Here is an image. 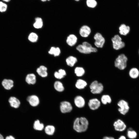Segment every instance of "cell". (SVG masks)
<instances>
[{"label":"cell","mask_w":139,"mask_h":139,"mask_svg":"<svg viewBox=\"0 0 139 139\" xmlns=\"http://www.w3.org/2000/svg\"><path fill=\"white\" fill-rule=\"evenodd\" d=\"M138 6H139V3H138Z\"/></svg>","instance_id":"obj_43"},{"label":"cell","mask_w":139,"mask_h":139,"mask_svg":"<svg viewBox=\"0 0 139 139\" xmlns=\"http://www.w3.org/2000/svg\"><path fill=\"white\" fill-rule=\"evenodd\" d=\"M8 101L10 106L14 108H18L20 105V100L15 97H11L9 99Z\"/></svg>","instance_id":"obj_18"},{"label":"cell","mask_w":139,"mask_h":139,"mask_svg":"<svg viewBox=\"0 0 139 139\" xmlns=\"http://www.w3.org/2000/svg\"><path fill=\"white\" fill-rule=\"evenodd\" d=\"M87 83L84 80L81 79H78L75 84V86L78 89H84L87 85Z\"/></svg>","instance_id":"obj_21"},{"label":"cell","mask_w":139,"mask_h":139,"mask_svg":"<svg viewBox=\"0 0 139 139\" xmlns=\"http://www.w3.org/2000/svg\"><path fill=\"white\" fill-rule=\"evenodd\" d=\"M101 101L97 98H93L90 99L88 103L89 108L92 110L97 109L100 107Z\"/></svg>","instance_id":"obj_9"},{"label":"cell","mask_w":139,"mask_h":139,"mask_svg":"<svg viewBox=\"0 0 139 139\" xmlns=\"http://www.w3.org/2000/svg\"><path fill=\"white\" fill-rule=\"evenodd\" d=\"M60 52V50L59 48L54 47H51L48 52L49 54L53 55L55 57L59 56Z\"/></svg>","instance_id":"obj_26"},{"label":"cell","mask_w":139,"mask_h":139,"mask_svg":"<svg viewBox=\"0 0 139 139\" xmlns=\"http://www.w3.org/2000/svg\"><path fill=\"white\" fill-rule=\"evenodd\" d=\"M118 139H126V137L124 135H121L120 136Z\"/></svg>","instance_id":"obj_37"},{"label":"cell","mask_w":139,"mask_h":139,"mask_svg":"<svg viewBox=\"0 0 139 139\" xmlns=\"http://www.w3.org/2000/svg\"><path fill=\"white\" fill-rule=\"evenodd\" d=\"M25 80L28 84L33 85L36 82V75L33 73H30L27 74L25 77Z\"/></svg>","instance_id":"obj_20"},{"label":"cell","mask_w":139,"mask_h":139,"mask_svg":"<svg viewBox=\"0 0 139 139\" xmlns=\"http://www.w3.org/2000/svg\"><path fill=\"white\" fill-rule=\"evenodd\" d=\"M38 38V36L36 33L34 32H32L29 35L28 38L30 42H35L37 41Z\"/></svg>","instance_id":"obj_32"},{"label":"cell","mask_w":139,"mask_h":139,"mask_svg":"<svg viewBox=\"0 0 139 139\" xmlns=\"http://www.w3.org/2000/svg\"><path fill=\"white\" fill-rule=\"evenodd\" d=\"M74 102L75 106L79 108L83 107L85 104L84 99L82 96L80 95L75 97L74 99Z\"/></svg>","instance_id":"obj_13"},{"label":"cell","mask_w":139,"mask_h":139,"mask_svg":"<svg viewBox=\"0 0 139 139\" xmlns=\"http://www.w3.org/2000/svg\"><path fill=\"white\" fill-rule=\"evenodd\" d=\"M127 137L130 139H134L137 136V134L135 131L133 130L132 128H129L127 132Z\"/></svg>","instance_id":"obj_31"},{"label":"cell","mask_w":139,"mask_h":139,"mask_svg":"<svg viewBox=\"0 0 139 139\" xmlns=\"http://www.w3.org/2000/svg\"><path fill=\"white\" fill-rule=\"evenodd\" d=\"M119 32L121 35L126 36L130 32V27L126 24L123 23L121 24L119 28Z\"/></svg>","instance_id":"obj_14"},{"label":"cell","mask_w":139,"mask_h":139,"mask_svg":"<svg viewBox=\"0 0 139 139\" xmlns=\"http://www.w3.org/2000/svg\"><path fill=\"white\" fill-rule=\"evenodd\" d=\"M0 139H4L3 136L1 134H0Z\"/></svg>","instance_id":"obj_38"},{"label":"cell","mask_w":139,"mask_h":139,"mask_svg":"<svg viewBox=\"0 0 139 139\" xmlns=\"http://www.w3.org/2000/svg\"><path fill=\"white\" fill-rule=\"evenodd\" d=\"M7 5L2 2H0V12H5L7 10Z\"/></svg>","instance_id":"obj_34"},{"label":"cell","mask_w":139,"mask_h":139,"mask_svg":"<svg viewBox=\"0 0 139 139\" xmlns=\"http://www.w3.org/2000/svg\"><path fill=\"white\" fill-rule=\"evenodd\" d=\"M77 61V58L72 56H69L66 58V62L67 65L71 67L74 66Z\"/></svg>","instance_id":"obj_22"},{"label":"cell","mask_w":139,"mask_h":139,"mask_svg":"<svg viewBox=\"0 0 139 139\" xmlns=\"http://www.w3.org/2000/svg\"><path fill=\"white\" fill-rule=\"evenodd\" d=\"M55 77L58 79H61L66 75L65 71L63 69H59L58 72L56 71L54 73Z\"/></svg>","instance_id":"obj_23"},{"label":"cell","mask_w":139,"mask_h":139,"mask_svg":"<svg viewBox=\"0 0 139 139\" xmlns=\"http://www.w3.org/2000/svg\"><path fill=\"white\" fill-rule=\"evenodd\" d=\"M43 2H44L46 1H50V0H41Z\"/></svg>","instance_id":"obj_40"},{"label":"cell","mask_w":139,"mask_h":139,"mask_svg":"<svg viewBox=\"0 0 139 139\" xmlns=\"http://www.w3.org/2000/svg\"><path fill=\"white\" fill-rule=\"evenodd\" d=\"M44 124L40 122L39 120L37 119L34 122L33 128L35 130L41 131L44 128Z\"/></svg>","instance_id":"obj_27"},{"label":"cell","mask_w":139,"mask_h":139,"mask_svg":"<svg viewBox=\"0 0 139 139\" xmlns=\"http://www.w3.org/2000/svg\"><path fill=\"white\" fill-rule=\"evenodd\" d=\"M74 0L76 1H80V0Z\"/></svg>","instance_id":"obj_41"},{"label":"cell","mask_w":139,"mask_h":139,"mask_svg":"<svg viewBox=\"0 0 139 139\" xmlns=\"http://www.w3.org/2000/svg\"><path fill=\"white\" fill-rule=\"evenodd\" d=\"M117 105L119 107L118 111L122 115H125L130 110V107L128 102L124 99L119 100L118 102Z\"/></svg>","instance_id":"obj_6"},{"label":"cell","mask_w":139,"mask_h":139,"mask_svg":"<svg viewBox=\"0 0 139 139\" xmlns=\"http://www.w3.org/2000/svg\"><path fill=\"white\" fill-rule=\"evenodd\" d=\"M33 25L34 28L37 29L42 28L43 25V22L42 19L39 17L36 18L35 21Z\"/></svg>","instance_id":"obj_28"},{"label":"cell","mask_w":139,"mask_h":139,"mask_svg":"<svg viewBox=\"0 0 139 139\" xmlns=\"http://www.w3.org/2000/svg\"><path fill=\"white\" fill-rule=\"evenodd\" d=\"M128 57L124 54L119 55L116 58L114 62L115 67L120 70H123L127 67Z\"/></svg>","instance_id":"obj_3"},{"label":"cell","mask_w":139,"mask_h":139,"mask_svg":"<svg viewBox=\"0 0 139 139\" xmlns=\"http://www.w3.org/2000/svg\"><path fill=\"white\" fill-rule=\"evenodd\" d=\"M112 46L115 50H118L124 48L125 43L122 41L121 38L118 34L115 35L111 38Z\"/></svg>","instance_id":"obj_4"},{"label":"cell","mask_w":139,"mask_h":139,"mask_svg":"<svg viewBox=\"0 0 139 139\" xmlns=\"http://www.w3.org/2000/svg\"><path fill=\"white\" fill-rule=\"evenodd\" d=\"M138 55H139V49L138 50Z\"/></svg>","instance_id":"obj_42"},{"label":"cell","mask_w":139,"mask_h":139,"mask_svg":"<svg viewBox=\"0 0 139 139\" xmlns=\"http://www.w3.org/2000/svg\"><path fill=\"white\" fill-rule=\"evenodd\" d=\"M129 77L131 79L135 80L139 77V70L136 67H133L131 68L128 72Z\"/></svg>","instance_id":"obj_15"},{"label":"cell","mask_w":139,"mask_h":139,"mask_svg":"<svg viewBox=\"0 0 139 139\" xmlns=\"http://www.w3.org/2000/svg\"><path fill=\"white\" fill-rule=\"evenodd\" d=\"M74 72V73L77 76L81 77L84 74L85 71L83 67L77 66L75 68Z\"/></svg>","instance_id":"obj_24"},{"label":"cell","mask_w":139,"mask_h":139,"mask_svg":"<svg viewBox=\"0 0 139 139\" xmlns=\"http://www.w3.org/2000/svg\"><path fill=\"white\" fill-rule=\"evenodd\" d=\"M76 49L80 53L85 54L96 53L98 51L96 48L92 47L90 43L86 41L83 42L82 44L78 45Z\"/></svg>","instance_id":"obj_2"},{"label":"cell","mask_w":139,"mask_h":139,"mask_svg":"<svg viewBox=\"0 0 139 139\" xmlns=\"http://www.w3.org/2000/svg\"><path fill=\"white\" fill-rule=\"evenodd\" d=\"M47 70V67L44 65H41L37 68L36 72L41 77H47L48 75Z\"/></svg>","instance_id":"obj_19"},{"label":"cell","mask_w":139,"mask_h":139,"mask_svg":"<svg viewBox=\"0 0 139 139\" xmlns=\"http://www.w3.org/2000/svg\"><path fill=\"white\" fill-rule=\"evenodd\" d=\"M27 100L30 105L33 107L38 106L40 102L39 98L35 95H32L28 96L27 98Z\"/></svg>","instance_id":"obj_12"},{"label":"cell","mask_w":139,"mask_h":139,"mask_svg":"<svg viewBox=\"0 0 139 139\" xmlns=\"http://www.w3.org/2000/svg\"><path fill=\"white\" fill-rule=\"evenodd\" d=\"M60 109L61 112L64 114L71 112L73 107L70 102L67 101H64L60 103Z\"/></svg>","instance_id":"obj_8"},{"label":"cell","mask_w":139,"mask_h":139,"mask_svg":"<svg viewBox=\"0 0 139 139\" xmlns=\"http://www.w3.org/2000/svg\"><path fill=\"white\" fill-rule=\"evenodd\" d=\"M95 40L94 44L98 48H102L105 42V39L102 35L99 32L96 33L93 37Z\"/></svg>","instance_id":"obj_7"},{"label":"cell","mask_w":139,"mask_h":139,"mask_svg":"<svg viewBox=\"0 0 139 139\" xmlns=\"http://www.w3.org/2000/svg\"><path fill=\"white\" fill-rule=\"evenodd\" d=\"M86 4L88 7L94 8L97 6V2L95 0H86Z\"/></svg>","instance_id":"obj_33"},{"label":"cell","mask_w":139,"mask_h":139,"mask_svg":"<svg viewBox=\"0 0 139 139\" xmlns=\"http://www.w3.org/2000/svg\"><path fill=\"white\" fill-rule=\"evenodd\" d=\"M102 139H115V138L112 137L105 136Z\"/></svg>","instance_id":"obj_36"},{"label":"cell","mask_w":139,"mask_h":139,"mask_svg":"<svg viewBox=\"0 0 139 139\" xmlns=\"http://www.w3.org/2000/svg\"><path fill=\"white\" fill-rule=\"evenodd\" d=\"M89 88L91 92L93 94H97L101 93L103 90L102 84L97 80L93 81L90 84Z\"/></svg>","instance_id":"obj_5"},{"label":"cell","mask_w":139,"mask_h":139,"mask_svg":"<svg viewBox=\"0 0 139 139\" xmlns=\"http://www.w3.org/2000/svg\"><path fill=\"white\" fill-rule=\"evenodd\" d=\"M91 32L90 28L88 25H84L82 26L79 30V33L80 36L83 38L88 37Z\"/></svg>","instance_id":"obj_11"},{"label":"cell","mask_w":139,"mask_h":139,"mask_svg":"<svg viewBox=\"0 0 139 139\" xmlns=\"http://www.w3.org/2000/svg\"><path fill=\"white\" fill-rule=\"evenodd\" d=\"M2 84L5 89L10 90L13 86L14 82L11 79H5L2 81Z\"/></svg>","instance_id":"obj_17"},{"label":"cell","mask_w":139,"mask_h":139,"mask_svg":"<svg viewBox=\"0 0 139 139\" xmlns=\"http://www.w3.org/2000/svg\"><path fill=\"white\" fill-rule=\"evenodd\" d=\"M77 38L76 36L73 34H70L67 38L66 42L70 46H73L76 43Z\"/></svg>","instance_id":"obj_16"},{"label":"cell","mask_w":139,"mask_h":139,"mask_svg":"<svg viewBox=\"0 0 139 139\" xmlns=\"http://www.w3.org/2000/svg\"><path fill=\"white\" fill-rule=\"evenodd\" d=\"M113 125L115 130L119 132H122L125 130L126 126L122 120L118 119L115 121Z\"/></svg>","instance_id":"obj_10"},{"label":"cell","mask_w":139,"mask_h":139,"mask_svg":"<svg viewBox=\"0 0 139 139\" xmlns=\"http://www.w3.org/2000/svg\"><path fill=\"white\" fill-rule=\"evenodd\" d=\"M44 131L45 133L49 135H53L55 131V128L52 125H48L46 126Z\"/></svg>","instance_id":"obj_25"},{"label":"cell","mask_w":139,"mask_h":139,"mask_svg":"<svg viewBox=\"0 0 139 139\" xmlns=\"http://www.w3.org/2000/svg\"><path fill=\"white\" fill-rule=\"evenodd\" d=\"M89 125L88 119L84 117L76 118L74 120L73 128L78 133L84 132L86 131Z\"/></svg>","instance_id":"obj_1"},{"label":"cell","mask_w":139,"mask_h":139,"mask_svg":"<svg viewBox=\"0 0 139 139\" xmlns=\"http://www.w3.org/2000/svg\"><path fill=\"white\" fill-rule=\"evenodd\" d=\"M111 101V98L108 95H103L101 97V102L103 105H106L107 103H110Z\"/></svg>","instance_id":"obj_30"},{"label":"cell","mask_w":139,"mask_h":139,"mask_svg":"<svg viewBox=\"0 0 139 139\" xmlns=\"http://www.w3.org/2000/svg\"><path fill=\"white\" fill-rule=\"evenodd\" d=\"M5 139H15V138L12 135H10L6 136Z\"/></svg>","instance_id":"obj_35"},{"label":"cell","mask_w":139,"mask_h":139,"mask_svg":"<svg viewBox=\"0 0 139 139\" xmlns=\"http://www.w3.org/2000/svg\"><path fill=\"white\" fill-rule=\"evenodd\" d=\"M3 1L6 2H8L10 1L11 0H3Z\"/></svg>","instance_id":"obj_39"},{"label":"cell","mask_w":139,"mask_h":139,"mask_svg":"<svg viewBox=\"0 0 139 139\" xmlns=\"http://www.w3.org/2000/svg\"><path fill=\"white\" fill-rule=\"evenodd\" d=\"M54 87L55 90L59 92H62L64 90L62 83L58 81H56L54 82Z\"/></svg>","instance_id":"obj_29"}]
</instances>
